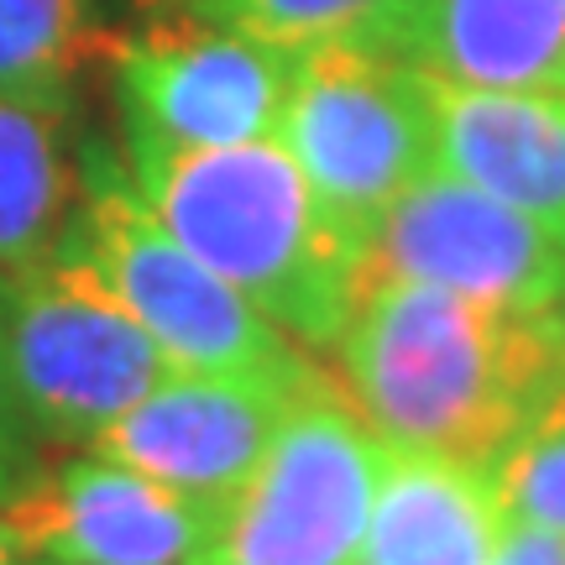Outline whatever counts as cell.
Wrapping results in <instances>:
<instances>
[{
	"label": "cell",
	"mask_w": 565,
	"mask_h": 565,
	"mask_svg": "<svg viewBox=\"0 0 565 565\" xmlns=\"http://www.w3.org/2000/svg\"><path fill=\"white\" fill-rule=\"evenodd\" d=\"M335 351L345 398L387 445L487 471L565 408V303L513 309L366 273Z\"/></svg>",
	"instance_id": "obj_1"
},
{
	"label": "cell",
	"mask_w": 565,
	"mask_h": 565,
	"mask_svg": "<svg viewBox=\"0 0 565 565\" xmlns=\"http://www.w3.org/2000/svg\"><path fill=\"white\" fill-rule=\"evenodd\" d=\"M141 204L288 341L335 345L366 278V242L315 194L278 137L173 147L126 131Z\"/></svg>",
	"instance_id": "obj_2"
},
{
	"label": "cell",
	"mask_w": 565,
	"mask_h": 565,
	"mask_svg": "<svg viewBox=\"0 0 565 565\" xmlns=\"http://www.w3.org/2000/svg\"><path fill=\"white\" fill-rule=\"evenodd\" d=\"M63 242L105 278V288L131 309V320L162 345L183 372H225L263 383L309 387L324 372L299 341H288L257 303H246L221 273L158 225L137 183L105 141L79 152V204Z\"/></svg>",
	"instance_id": "obj_3"
},
{
	"label": "cell",
	"mask_w": 565,
	"mask_h": 565,
	"mask_svg": "<svg viewBox=\"0 0 565 565\" xmlns=\"http://www.w3.org/2000/svg\"><path fill=\"white\" fill-rule=\"evenodd\" d=\"M6 288V362L38 445L89 450L131 404L173 372L105 278L63 242Z\"/></svg>",
	"instance_id": "obj_4"
},
{
	"label": "cell",
	"mask_w": 565,
	"mask_h": 565,
	"mask_svg": "<svg viewBox=\"0 0 565 565\" xmlns=\"http://www.w3.org/2000/svg\"><path fill=\"white\" fill-rule=\"evenodd\" d=\"M273 137L335 215L372 242L387 204L435 168V79L377 47L294 58Z\"/></svg>",
	"instance_id": "obj_5"
},
{
	"label": "cell",
	"mask_w": 565,
	"mask_h": 565,
	"mask_svg": "<svg viewBox=\"0 0 565 565\" xmlns=\"http://www.w3.org/2000/svg\"><path fill=\"white\" fill-rule=\"evenodd\" d=\"M383 435L324 377L282 414L210 550L225 565H362Z\"/></svg>",
	"instance_id": "obj_6"
},
{
	"label": "cell",
	"mask_w": 565,
	"mask_h": 565,
	"mask_svg": "<svg viewBox=\"0 0 565 565\" xmlns=\"http://www.w3.org/2000/svg\"><path fill=\"white\" fill-rule=\"evenodd\" d=\"M105 68L126 131L173 147H236L273 137L294 53L204 11H158L105 38Z\"/></svg>",
	"instance_id": "obj_7"
},
{
	"label": "cell",
	"mask_w": 565,
	"mask_h": 565,
	"mask_svg": "<svg viewBox=\"0 0 565 565\" xmlns=\"http://www.w3.org/2000/svg\"><path fill=\"white\" fill-rule=\"evenodd\" d=\"M366 273L435 282L513 309L565 303V236L513 204L429 168L387 204L366 242Z\"/></svg>",
	"instance_id": "obj_8"
},
{
	"label": "cell",
	"mask_w": 565,
	"mask_h": 565,
	"mask_svg": "<svg viewBox=\"0 0 565 565\" xmlns=\"http://www.w3.org/2000/svg\"><path fill=\"white\" fill-rule=\"evenodd\" d=\"M21 561L53 565H189L225 508L152 482L100 450H79L38 471L11 503H0Z\"/></svg>",
	"instance_id": "obj_9"
},
{
	"label": "cell",
	"mask_w": 565,
	"mask_h": 565,
	"mask_svg": "<svg viewBox=\"0 0 565 565\" xmlns=\"http://www.w3.org/2000/svg\"><path fill=\"white\" fill-rule=\"evenodd\" d=\"M309 387L173 366L89 450L131 466V471L152 477V482L179 487V492L200 498V503L225 508L267 456L282 414L299 404Z\"/></svg>",
	"instance_id": "obj_10"
},
{
	"label": "cell",
	"mask_w": 565,
	"mask_h": 565,
	"mask_svg": "<svg viewBox=\"0 0 565 565\" xmlns=\"http://www.w3.org/2000/svg\"><path fill=\"white\" fill-rule=\"evenodd\" d=\"M435 168L565 236V89L435 79Z\"/></svg>",
	"instance_id": "obj_11"
},
{
	"label": "cell",
	"mask_w": 565,
	"mask_h": 565,
	"mask_svg": "<svg viewBox=\"0 0 565 565\" xmlns=\"http://www.w3.org/2000/svg\"><path fill=\"white\" fill-rule=\"evenodd\" d=\"M377 53L461 89H565V0H404Z\"/></svg>",
	"instance_id": "obj_12"
},
{
	"label": "cell",
	"mask_w": 565,
	"mask_h": 565,
	"mask_svg": "<svg viewBox=\"0 0 565 565\" xmlns=\"http://www.w3.org/2000/svg\"><path fill=\"white\" fill-rule=\"evenodd\" d=\"M503 519L487 466L383 440L362 565H492Z\"/></svg>",
	"instance_id": "obj_13"
},
{
	"label": "cell",
	"mask_w": 565,
	"mask_h": 565,
	"mask_svg": "<svg viewBox=\"0 0 565 565\" xmlns=\"http://www.w3.org/2000/svg\"><path fill=\"white\" fill-rule=\"evenodd\" d=\"M63 126L68 110L0 100V278L47 263L68 236L79 183Z\"/></svg>",
	"instance_id": "obj_14"
},
{
	"label": "cell",
	"mask_w": 565,
	"mask_h": 565,
	"mask_svg": "<svg viewBox=\"0 0 565 565\" xmlns=\"http://www.w3.org/2000/svg\"><path fill=\"white\" fill-rule=\"evenodd\" d=\"M95 0H0V100L68 110Z\"/></svg>",
	"instance_id": "obj_15"
},
{
	"label": "cell",
	"mask_w": 565,
	"mask_h": 565,
	"mask_svg": "<svg viewBox=\"0 0 565 565\" xmlns=\"http://www.w3.org/2000/svg\"><path fill=\"white\" fill-rule=\"evenodd\" d=\"M189 11L231 21L299 58L315 47H377L404 0H200Z\"/></svg>",
	"instance_id": "obj_16"
},
{
	"label": "cell",
	"mask_w": 565,
	"mask_h": 565,
	"mask_svg": "<svg viewBox=\"0 0 565 565\" xmlns=\"http://www.w3.org/2000/svg\"><path fill=\"white\" fill-rule=\"evenodd\" d=\"M492 482H498L508 519L565 534V408L550 414L540 429H529L524 440L492 466Z\"/></svg>",
	"instance_id": "obj_17"
},
{
	"label": "cell",
	"mask_w": 565,
	"mask_h": 565,
	"mask_svg": "<svg viewBox=\"0 0 565 565\" xmlns=\"http://www.w3.org/2000/svg\"><path fill=\"white\" fill-rule=\"evenodd\" d=\"M42 471L38 440L21 419L17 387H11V362H6V288H0V503H11L21 487Z\"/></svg>",
	"instance_id": "obj_18"
},
{
	"label": "cell",
	"mask_w": 565,
	"mask_h": 565,
	"mask_svg": "<svg viewBox=\"0 0 565 565\" xmlns=\"http://www.w3.org/2000/svg\"><path fill=\"white\" fill-rule=\"evenodd\" d=\"M492 565H565V534L524 524V519H503Z\"/></svg>",
	"instance_id": "obj_19"
},
{
	"label": "cell",
	"mask_w": 565,
	"mask_h": 565,
	"mask_svg": "<svg viewBox=\"0 0 565 565\" xmlns=\"http://www.w3.org/2000/svg\"><path fill=\"white\" fill-rule=\"evenodd\" d=\"M141 17H158V11H189V6H200V0H131Z\"/></svg>",
	"instance_id": "obj_20"
},
{
	"label": "cell",
	"mask_w": 565,
	"mask_h": 565,
	"mask_svg": "<svg viewBox=\"0 0 565 565\" xmlns=\"http://www.w3.org/2000/svg\"><path fill=\"white\" fill-rule=\"evenodd\" d=\"M17 534H11V524H6V513H0V565H17Z\"/></svg>",
	"instance_id": "obj_21"
},
{
	"label": "cell",
	"mask_w": 565,
	"mask_h": 565,
	"mask_svg": "<svg viewBox=\"0 0 565 565\" xmlns=\"http://www.w3.org/2000/svg\"><path fill=\"white\" fill-rule=\"evenodd\" d=\"M189 565H225V561H221V555H215V550H210V545H204V550H200V555H194V561H189Z\"/></svg>",
	"instance_id": "obj_22"
},
{
	"label": "cell",
	"mask_w": 565,
	"mask_h": 565,
	"mask_svg": "<svg viewBox=\"0 0 565 565\" xmlns=\"http://www.w3.org/2000/svg\"><path fill=\"white\" fill-rule=\"evenodd\" d=\"M17 565H53V561H17Z\"/></svg>",
	"instance_id": "obj_23"
}]
</instances>
